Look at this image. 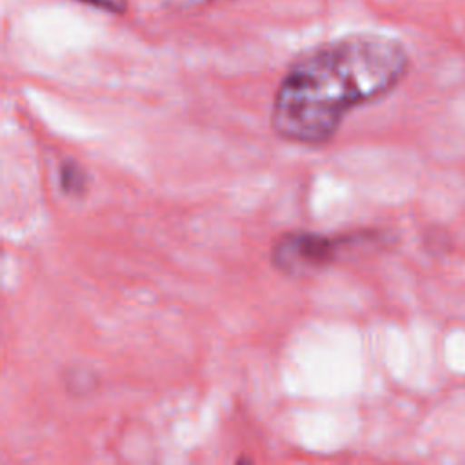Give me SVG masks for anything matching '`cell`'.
Segmentation results:
<instances>
[{
    "label": "cell",
    "instance_id": "277c9868",
    "mask_svg": "<svg viewBox=\"0 0 465 465\" xmlns=\"http://www.w3.org/2000/svg\"><path fill=\"white\" fill-rule=\"evenodd\" d=\"M80 2L109 13H124L127 7V0H80Z\"/></svg>",
    "mask_w": 465,
    "mask_h": 465
},
{
    "label": "cell",
    "instance_id": "6da1fadb",
    "mask_svg": "<svg viewBox=\"0 0 465 465\" xmlns=\"http://www.w3.org/2000/svg\"><path fill=\"white\" fill-rule=\"evenodd\" d=\"M409 69L401 42L356 35L300 56L283 74L272 100L271 125L285 142L323 145L349 111L391 93Z\"/></svg>",
    "mask_w": 465,
    "mask_h": 465
},
{
    "label": "cell",
    "instance_id": "3957f363",
    "mask_svg": "<svg viewBox=\"0 0 465 465\" xmlns=\"http://www.w3.org/2000/svg\"><path fill=\"white\" fill-rule=\"evenodd\" d=\"M58 182L60 189L69 196H82L87 191V173L74 160L62 162Z\"/></svg>",
    "mask_w": 465,
    "mask_h": 465
},
{
    "label": "cell",
    "instance_id": "7a4b0ae2",
    "mask_svg": "<svg viewBox=\"0 0 465 465\" xmlns=\"http://www.w3.org/2000/svg\"><path fill=\"white\" fill-rule=\"evenodd\" d=\"M358 243V234H323L287 231L271 247L272 265L289 276H307L332 265L345 249Z\"/></svg>",
    "mask_w": 465,
    "mask_h": 465
},
{
    "label": "cell",
    "instance_id": "5b68a950",
    "mask_svg": "<svg viewBox=\"0 0 465 465\" xmlns=\"http://www.w3.org/2000/svg\"><path fill=\"white\" fill-rule=\"evenodd\" d=\"M169 2L178 5V7H194V5L209 4V2H214V0H169Z\"/></svg>",
    "mask_w": 465,
    "mask_h": 465
}]
</instances>
